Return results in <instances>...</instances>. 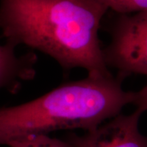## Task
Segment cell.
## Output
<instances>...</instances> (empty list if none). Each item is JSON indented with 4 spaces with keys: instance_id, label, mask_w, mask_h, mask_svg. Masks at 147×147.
I'll return each instance as SVG.
<instances>
[{
    "instance_id": "obj_1",
    "label": "cell",
    "mask_w": 147,
    "mask_h": 147,
    "mask_svg": "<svg viewBox=\"0 0 147 147\" xmlns=\"http://www.w3.org/2000/svg\"><path fill=\"white\" fill-rule=\"evenodd\" d=\"M107 11L94 0H0V32L6 42L45 53L65 70L108 76L99 38Z\"/></svg>"
},
{
    "instance_id": "obj_2",
    "label": "cell",
    "mask_w": 147,
    "mask_h": 147,
    "mask_svg": "<svg viewBox=\"0 0 147 147\" xmlns=\"http://www.w3.org/2000/svg\"><path fill=\"white\" fill-rule=\"evenodd\" d=\"M122 81L112 74H88L35 100L0 107V145L32 134L74 129L88 131L96 128L133 104L135 92L125 91Z\"/></svg>"
},
{
    "instance_id": "obj_3",
    "label": "cell",
    "mask_w": 147,
    "mask_h": 147,
    "mask_svg": "<svg viewBox=\"0 0 147 147\" xmlns=\"http://www.w3.org/2000/svg\"><path fill=\"white\" fill-rule=\"evenodd\" d=\"M103 55L107 67L117 69L122 80L132 74L147 75V11L120 14Z\"/></svg>"
},
{
    "instance_id": "obj_4",
    "label": "cell",
    "mask_w": 147,
    "mask_h": 147,
    "mask_svg": "<svg viewBox=\"0 0 147 147\" xmlns=\"http://www.w3.org/2000/svg\"><path fill=\"white\" fill-rule=\"evenodd\" d=\"M142 114L138 110L127 115L119 114L82 136H72L67 142L71 147H147V136L138 128Z\"/></svg>"
},
{
    "instance_id": "obj_5",
    "label": "cell",
    "mask_w": 147,
    "mask_h": 147,
    "mask_svg": "<svg viewBox=\"0 0 147 147\" xmlns=\"http://www.w3.org/2000/svg\"><path fill=\"white\" fill-rule=\"evenodd\" d=\"M16 47L9 42L0 45V90L12 94L18 93L23 82L34 78L38 61L34 53L17 55Z\"/></svg>"
},
{
    "instance_id": "obj_6",
    "label": "cell",
    "mask_w": 147,
    "mask_h": 147,
    "mask_svg": "<svg viewBox=\"0 0 147 147\" xmlns=\"http://www.w3.org/2000/svg\"><path fill=\"white\" fill-rule=\"evenodd\" d=\"M7 145L10 147H71L67 141L51 138L48 134H32L17 138Z\"/></svg>"
},
{
    "instance_id": "obj_7",
    "label": "cell",
    "mask_w": 147,
    "mask_h": 147,
    "mask_svg": "<svg viewBox=\"0 0 147 147\" xmlns=\"http://www.w3.org/2000/svg\"><path fill=\"white\" fill-rule=\"evenodd\" d=\"M119 14H130L147 11V0H94Z\"/></svg>"
},
{
    "instance_id": "obj_8",
    "label": "cell",
    "mask_w": 147,
    "mask_h": 147,
    "mask_svg": "<svg viewBox=\"0 0 147 147\" xmlns=\"http://www.w3.org/2000/svg\"><path fill=\"white\" fill-rule=\"evenodd\" d=\"M133 104L136 106V110L142 113L147 111V84L139 91L135 92Z\"/></svg>"
}]
</instances>
